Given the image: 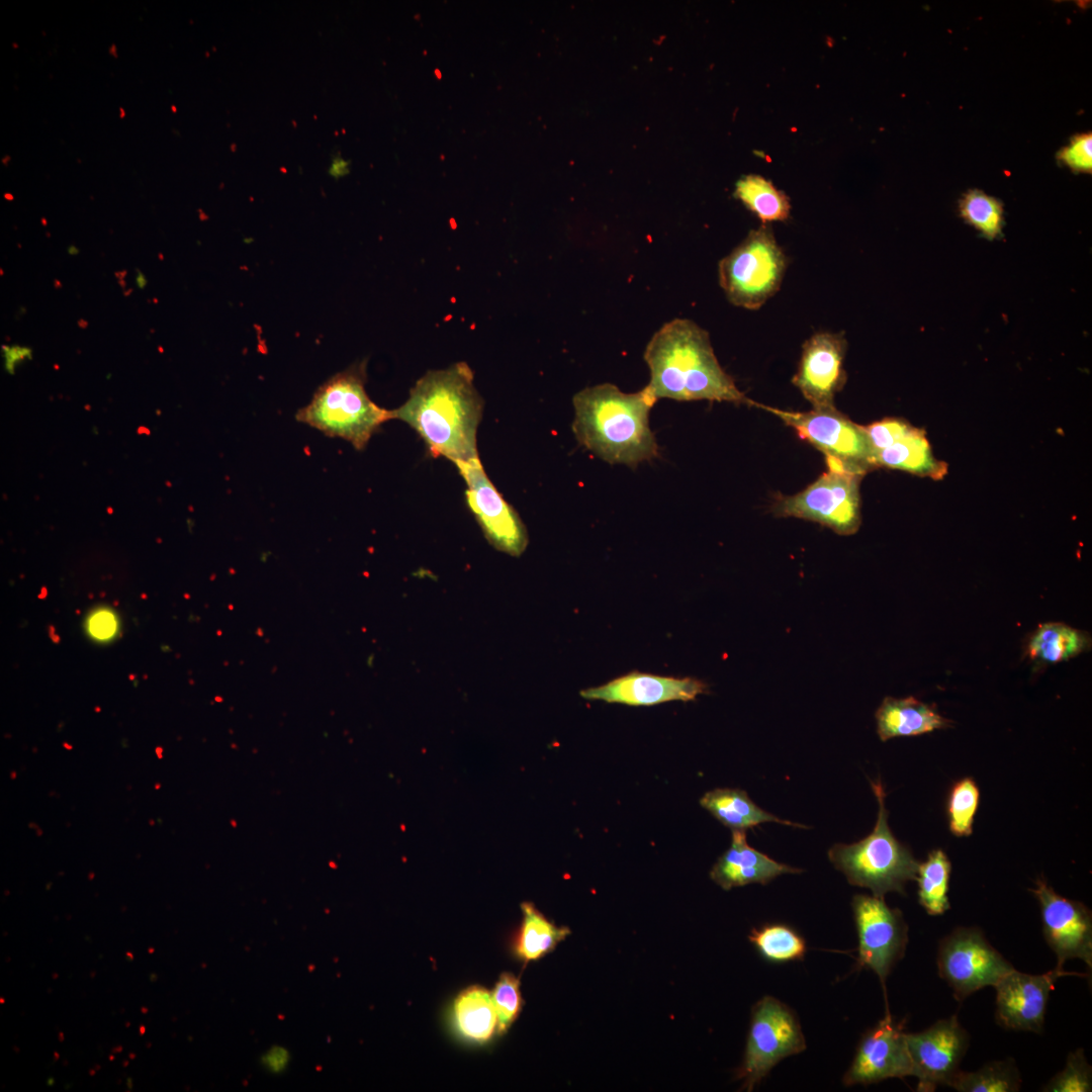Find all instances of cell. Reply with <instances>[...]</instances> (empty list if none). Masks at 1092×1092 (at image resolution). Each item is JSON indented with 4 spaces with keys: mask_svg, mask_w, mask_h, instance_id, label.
<instances>
[{
    "mask_svg": "<svg viewBox=\"0 0 1092 1092\" xmlns=\"http://www.w3.org/2000/svg\"><path fill=\"white\" fill-rule=\"evenodd\" d=\"M979 801L980 791L972 778H963L951 786L946 799V815L949 831L954 836L971 835Z\"/></svg>",
    "mask_w": 1092,
    "mask_h": 1092,
    "instance_id": "4dcf8cb0",
    "label": "cell"
},
{
    "mask_svg": "<svg viewBox=\"0 0 1092 1092\" xmlns=\"http://www.w3.org/2000/svg\"><path fill=\"white\" fill-rule=\"evenodd\" d=\"M129 1057H130L131 1059H133V1058H134L135 1056H134V1054H129Z\"/></svg>",
    "mask_w": 1092,
    "mask_h": 1092,
    "instance_id": "f6af8a7d",
    "label": "cell"
},
{
    "mask_svg": "<svg viewBox=\"0 0 1092 1092\" xmlns=\"http://www.w3.org/2000/svg\"><path fill=\"white\" fill-rule=\"evenodd\" d=\"M123 116H124V111H123L122 108H120V117L122 118Z\"/></svg>",
    "mask_w": 1092,
    "mask_h": 1092,
    "instance_id": "7bdbcfd3",
    "label": "cell"
},
{
    "mask_svg": "<svg viewBox=\"0 0 1092 1092\" xmlns=\"http://www.w3.org/2000/svg\"><path fill=\"white\" fill-rule=\"evenodd\" d=\"M825 460L823 474L802 491L781 497L772 511L779 517L813 521L839 535H852L861 522L859 483L863 475L836 460Z\"/></svg>",
    "mask_w": 1092,
    "mask_h": 1092,
    "instance_id": "52a82bcc",
    "label": "cell"
},
{
    "mask_svg": "<svg viewBox=\"0 0 1092 1092\" xmlns=\"http://www.w3.org/2000/svg\"><path fill=\"white\" fill-rule=\"evenodd\" d=\"M1092 1070L1083 1049L1071 1053L1063 1071L1041 1089L1046 1092H1088L1092 1089Z\"/></svg>",
    "mask_w": 1092,
    "mask_h": 1092,
    "instance_id": "d6a6232c",
    "label": "cell"
},
{
    "mask_svg": "<svg viewBox=\"0 0 1092 1092\" xmlns=\"http://www.w3.org/2000/svg\"><path fill=\"white\" fill-rule=\"evenodd\" d=\"M1057 158L1065 166L1076 173H1091L1092 171V134L1085 132L1076 134L1071 139L1068 146L1062 148Z\"/></svg>",
    "mask_w": 1092,
    "mask_h": 1092,
    "instance_id": "836d02e7",
    "label": "cell"
},
{
    "mask_svg": "<svg viewBox=\"0 0 1092 1092\" xmlns=\"http://www.w3.org/2000/svg\"><path fill=\"white\" fill-rule=\"evenodd\" d=\"M874 456L913 429L908 422L898 418H886L864 426Z\"/></svg>",
    "mask_w": 1092,
    "mask_h": 1092,
    "instance_id": "e575fe53",
    "label": "cell"
},
{
    "mask_svg": "<svg viewBox=\"0 0 1092 1092\" xmlns=\"http://www.w3.org/2000/svg\"><path fill=\"white\" fill-rule=\"evenodd\" d=\"M1 349L4 358V368L9 374H14L15 369L21 363L32 359V349L27 346L3 345Z\"/></svg>",
    "mask_w": 1092,
    "mask_h": 1092,
    "instance_id": "8d00e7d4",
    "label": "cell"
},
{
    "mask_svg": "<svg viewBox=\"0 0 1092 1092\" xmlns=\"http://www.w3.org/2000/svg\"><path fill=\"white\" fill-rule=\"evenodd\" d=\"M135 283L140 289H144L148 284L145 274L140 270L136 272Z\"/></svg>",
    "mask_w": 1092,
    "mask_h": 1092,
    "instance_id": "ab89813d",
    "label": "cell"
},
{
    "mask_svg": "<svg viewBox=\"0 0 1092 1092\" xmlns=\"http://www.w3.org/2000/svg\"><path fill=\"white\" fill-rule=\"evenodd\" d=\"M847 342L843 333L819 332L802 346L793 384L813 408L834 407V397L844 386Z\"/></svg>",
    "mask_w": 1092,
    "mask_h": 1092,
    "instance_id": "9a60e30c",
    "label": "cell"
},
{
    "mask_svg": "<svg viewBox=\"0 0 1092 1092\" xmlns=\"http://www.w3.org/2000/svg\"><path fill=\"white\" fill-rule=\"evenodd\" d=\"M59 1036H60V1040H63V1033L62 1032L59 1034Z\"/></svg>",
    "mask_w": 1092,
    "mask_h": 1092,
    "instance_id": "ee69618b",
    "label": "cell"
},
{
    "mask_svg": "<svg viewBox=\"0 0 1092 1092\" xmlns=\"http://www.w3.org/2000/svg\"><path fill=\"white\" fill-rule=\"evenodd\" d=\"M365 382V362L336 373L316 389L307 405L298 410L296 420L363 450L380 426L393 419L392 411L370 399Z\"/></svg>",
    "mask_w": 1092,
    "mask_h": 1092,
    "instance_id": "277c9868",
    "label": "cell"
},
{
    "mask_svg": "<svg viewBox=\"0 0 1092 1092\" xmlns=\"http://www.w3.org/2000/svg\"><path fill=\"white\" fill-rule=\"evenodd\" d=\"M458 1031L467 1039L484 1042L496 1031V1013L491 994L479 986L462 991L453 1004Z\"/></svg>",
    "mask_w": 1092,
    "mask_h": 1092,
    "instance_id": "cb8c5ba5",
    "label": "cell"
},
{
    "mask_svg": "<svg viewBox=\"0 0 1092 1092\" xmlns=\"http://www.w3.org/2000/svg\"><path fill=\"white\" fill-rule=\"evenodd\" d=\"M708 686L694 677H674L630 671L609 682L580 692L585 700L628 706H654L671 701H693L705 694Z\"/></svg>",
    "mask_w": 1092,
    "mask_h": 1092,
    "instance_id": "ac0fdd59",
    "label": "cell"
},
{
    "mask_svg": "<svg viewBox=\"0 0 1092 1092\" xmlns=\"http://www.w3.org/2000/svg\"><path fill=\"white\" fill-rule=\"evenodd\" d=\"M656 401L646 386L635 393H625L611 383L586 387L573 396L575 439L608 463L636 468L658 454L649 426Z\"/></svg>",
    "mask_w": 1092,
    "mask_h": 1092,
    "instance_id": "3957f363",
    "label": "cell"
},
{
    "mask_svg": "<svg viewBox=\"0 0 1092 1092\" xmlns=\"http://www.w3.org/2000/svg\"><path fill=\"white\" fill-rule=\"evenodd\" d=\"M68 253L70 255H72V256H75V255H77L79 253V250L75 246H70V247H68Z\"/></svg>",
    "mask_w": 1092,
    "mask_h": 1092,
    "instance_id": "60d3db41",
    "label": "cell"
},
{
    "mask_svg": "<svg viewBox=\"0 0 1092 1092\" xmlns=\"http://www.w3.org/2000/svg\"><path fill=\"white\" fill-rule=\"evenodd\" d=\"M466 483V500L487 541L497 550L520 556L528 533L514 508L486 475L479 457L454 463Z\"/></svg>",
    "mask_w": 1092,
    "mask_h": 1092,
    "instance_id": "7c38bea8",
    "label": "cell"
},
{
    "mask_svg": "<svg viewBox=\"0 0 1092 1092\" xmlns=\"http://www.w3.org/2000/svg\"><path fill=\"white\" fill-rule=\"evenodd\" d=\"M140 1033H141L142 1035H143V1034L145 1033V1026H144V1025H142V1026L140 1027Z\"/></svg>",
    "mask_w": 1092,
    "mask_h": 1092,
    "instance_id": "b9f144b4",
    "label": "cell"
},
{
    "mask_svg": "<svg viewBox=\"0 0 1092 1092\" xmlns=\"http://www.w3.org/2000/svg\"><path fill=\"white\" fill-rule=\"evenodd\" d=\"M912 1062V1076L918 1091H934L949 1086L969 1046V1034L956 1015L940 1019L927 1029L906 1033Z\"/></svg>",
    "mask_w": 1092,
    "mask_h": 1092,
    "instance_id": "5bb4252c",
    "label": "cell"
},
{
    "mask_svg": "<svg viewBox=\"0 0 1092 1092\" xmlns=\"http://www.w3.org/2000/svg\"><path fill=\"white\" fill-rule=\"evenodd\" d=\"M760 954L771 962L802 960L806 951L805 940L791 927L768 924L752 929L748 935Z\"/></svg>",
    "mask_w": 1092,
    "mask_h": 1092,
    "instance_id": "f546056e",
    "label": "cell"
},
{
    "mask_svg": "<svg viewBox=\"0 0 1092 1092\" xmlns=\"http://www.w3.org/2000/svg\"><path fill=\"white\" fill-rule=\"evenodd\" d=\"M87 631L96 640H109L117 631L116 616L108 610L93 613L87 621Z\"/></svg>",
    "mask_w": 1092,
    "mask_h": 1092,
    "instance_id": "d590c367",
    "label": "cell"
},
{
    "mask_svg": "<svg viewBox=\"0 0 1092 1092\" xmlns=\"http://www.w3.org/2000/svg\"><path fill=\"white\" fill-rule=\"evenodd\" d=\"M127 1064H128L127 1062H124V1063H123V1066H127Z\"/></svg>",
    "mask_w": 1092,
    "mask_h": 1092,
    "instance_id": "7dc6e473",
    "label": "cell"
},
{
    "mask_svg": "<svg viewBox=\"0 0 1092 1092\" xmlns=\"http://www.w3.org/2000/svg\"><path fill=\"white\" fill-rule=\"evenodd\" d=\"M482 411L472 370L457 362L423 375L406 401L392 410V418L410 425L434 457L456 463L478 457L476 434Z\"/></svg>",
    "mask_w": 1092,
    "mask_h": 1092,
    "instance_id": "6da1fadb",
    "label": "cell"
},
{
    "mask_svg": "<svg viewBox=\"0 0 1092 1092\" xmlns=\"http://www.w3.org/2000/svg\"><path fill=\"white\" fill-rule=\"evenodd\" d=\"M877 732L882 741L895 737L914 736L952 726L934 706L914 697H887L876 712Z\"/></svg>",
    "mask_w": 1092,
    "mask_h": 1092,
    "instance_id": "ffe728a7",
    "label": "cell"
},
{
    "mask_svg": "<svg viewBox=\"0 0 1092 1092\" xmlns=\"http://www.w3.org/2000/svg\"><path fill=\"white\" fill-rule=\"evenodd\" d=\"M700 804L732 831H745L764 822L805 827L801 824L782 820L762 810L750 800L746 792L740 789H715L706 793L701 798Z\"/></svg>",
    "mask_w": 1092,
    "mask_h": 1092,
    "instance_id": "603a6c76",
    "label": "cell"
},
{
    "mask_svg": "<svg viewBox=\"0 0 1092 1092\" xmlns=\"http://www.w3.org/2000/svg\"><path fill=\"white\" fill-rule=\"evenodd\" d=\"M801 872L752 848L745 831L733 830L730 847L718 858L710 876L721 888L730 890L753 883L765 885L780 875Z\"/></svg>",
    "mask_w": 1092,
    "mask_h": 1092,
    "instance_id": "d6986e66",
    "label": "cell"
},
{
    "mask_svg": "<svg viewBox=\"0 0 1092 1092\" xmlns=\"http://www.w3.org/2000/svg\"><path fill=\"white\" fill-rule=\"evenodd\" d=\"M1091 648V637L1083 630L1062 622L1039 625L1027 638L1024 655L1037 665L1056 664Z\"/></svg>",
    "mask_w": 1092,
    "mask_h": 1092,
    "instance_id": "44dd1931",
    "label": "cell"
},
{
    "mask_svg": "<svg viewBox=\"0 0 1092 1092\" xmlns=\"http://www.w3.org/2000/svg\"><path fill=\"white\" fill-rule=\"evenodd\" d=\"M937 968L958 1001L984 987H994L1014 969L976 927H958L940 941Z\"/></svg>",
    "mask_w": 1092,
    "mask_h": 1092,
    "instance_id": "30bf717a",
    "label": "cell"
},
{
    "mask_svg": "<svg viewBox=\"0 0 1092 1092\" xmlns=\"http://www.w3.org/2000/svg\"><path fill=\"white\" fill-rule=\"evenodd\" d=\"M906 1076H912L906 1033L887 1009L886 1016L862 1036L843 1083L868 1085Z\"/></svg>",
    "mask_w": 1092,
    "mask_h": 1092,
    "instance_id": "e0dca14e",
    "label": "cell"
},
{
    "mask_svg": "<svg viewBox=\"0 0 1092 1092\" xmlns=\"http://www.w3.org/2000/svg\"><path fill=\"white\" fill-rule=\"evenodd\" d=\"M349 163L342 157L338 156L333 159L330 172L332 175L340 176L348 172Z\"/></svg>",
    "mask_w": 1092,
    "mask_h": 1092,
    "instance_id": "f35d334b",
    "label": "cell"
},
{
    "mask_svg": "<svg viewBox=\"0 0 1092 1092\" xmlns=\"http://www.w3.org/2000/svg\"><path fill=\"white\" fill-rule=\"evenodd\" d=\"M851 906L858 935L857 967L874 971L885 989L893 966L904 956L908 926L901 911L890 908L884 897L855 895Z\"/></svg>",
    "mask_w": 1092,
    "mask_h": 1092,
    "instance_id": "8fae6325",
    "label": "cell"
},
{
    "mask_svg": "<svg viewBox=\"0 0 1092 1092\" xmlns=\"http://www.w3.org/2000/svg\"><path fill=\"white\" fill-rule=\"evenodd\" d=\"M959 210L964 220L987 240L1002 236L1004 207L999 199L982 190L971 189L960 199Z\"/></svg>",
    "mask_w": 1092,
    "mask_h": 1092,
    "instance_id": "f1b7e54d",
    "label": "cell"
},
{
    "mask_svg": "<svg viewBox=\"0 0 1092 1092\" xmlns=\"http://www.w3.org/2000/svg\"><path fill=\"white\" fill-rule=\"evenodd\" d=\"M787 267L772 229L761 224L719 262V283L731 304L756 310L780 290Z\"/></svg>",
    "mask_w": 1092,
    "mask_h": 1092,
    "instance_id": "8992f818",
    "label": "cell"
},
{
    "mask_svg": "<svg viewBox=\"0 0 1092 1092\" xmlns=\"http://www.w3.org/2000/svg\"><path fill=\"white\" fill-rule=\"evenodd\" d=\"M288 1061L287 1052L281 1048L271 1049L265 1056V1064L272 1071L282 1070Z\"/></svg>",
    "mask_w": 1092,
    "mask_h": 1092,
    "instance_id": "74e56055",
    "label": "cell"
},
{
    "mask_svg": "<svg viewBox=\"0 0 1092 1092\" xmlns=\"http://www.w3.org/2000/svg\"><path fill=\"white\" fill-rule=\"evenodd\" d=\"M153 951H154V949H153V948H149V952H151V953H152Z\"/></svg>",
    "mask_w": 1092,
    "mask_h": 1092,
    "instance_id": "bcb514c9",
    "label": "cell"
},
{
    "mask_svg": "<svg viewBox=\"0 0 1092 1092\" xmlns=\"http://www.w3.org/2000/svg\"><path fill=\"white\" fill-rule=\"evenodd\" d=\"M757 407L780 418L798 436L848 469L864 475L876 468L874 452L863 426L841 414L835 406L808 412L784 411L760 404Z\"/></svg>",
    "mask_w": 1092,
    "mask_h": 1092,
    "instance_id": "9c48e42d",
    "label": "cell"
},
{
    "mask_svg": "<svg viewBox=\"0 0 1092 1092\" xmlns=\"http://www.w3.org/2000/svg\"><path fill=\"white\" fill-rule=\"evenodd\" d=\"M871 785L879 803L873 832L855 843L834 844L828 856L851 885L868 888L874 896L884 897L892 891L904 894L906 882L916 879L919 862L889 828L881 782Z\"/></svg>",
    "mask_w": 1092,
    "mask_h": 1092,
    "instance_id": "5b68a950",
    "label": "cell"
},
{
    "mask_svg": "<svg viewBox=\"0 0 1092 1092\" xmlns=\"http://www.w3.org/2000/svg\"><path fill=\"white\" fill-rule=\"evenodd\" d=\"M523 920L517 935L515 950L524 962L536 961L550 952L563 940L570 930L549 921L531 903L521 905Z\"/></svg>",
    "mask_w": 1092,
    "mask_h": 1092,
    "instance_id": "d4e9b609",
    "label": "cell"
},
{
    "mask_svg": "<svg viewBox=\"0 0 1092 1092\" xmlns=\"http://www.w3.org/2000/svg\"><path fill=\"white\" fill-rule=\"evenodd\" d=\"M805 1048L794 1012L771 996L761 998L752 1008L744 1059L737 1072L741 1087L751 1091L780 1061Z\"/></svg>",
    "mask_w": 1092,
    "mask_h": 1092,
    "instance_id": "ba28073f",
    "label": "cell"
},
{
    "mask_svg": "<svg viewBox=\"0 0 1092 1092\" xmlns=\"http://www.w3.org/2000/svg\"><path fill=\"white\" fill-rule=\"evenodd\" d=\"M734 194L763 223L784 221L790 215L788 196L761 176L742 177L736 183Z\"/></svg>",
    "mask_w": 1092,
    "mask_h": 1092,
    "instance_id": "484cf974",
    "label": "cell"
},
{
    "mask_svg": "<svg viewBox=\"0 0 1092 1092\" xmlns=\"http://www.w3.org/2000/svg\"><path fill=\"white\" fill-rule=\"evenodd\" d=\"M491 997L497 1019L496 1032L503 1034L516 1020L523 1005L519 979L511 973L502 974Z\"/></svg>",
    "mask_w": 1092,
    "mask_h": 1092,
    "instance_id": "1f68e13d",
    "label": "cell"
},
{
    "mask_svg": "<svg viewBox=\"0 0 1092 1092\" xmlns=\"http://www.w3.org/2000/svg\"><path fill=\"white\" fill-rule=\"evenodd\" d=\"M1040 906L1042 933L1057 957L1058 969L1066 961L1079 959L1092 968V914L1083 903L1067 899L1037 879L1029 890Z\"/></svg>",
    "mask_w": 1092,
    "mask_h": 1092,
    "instance_id": "4fadbf2b",
    "label": "cell"
},
{
    "mask_svg": "<svg viewBox=\"0 0 1092 1092\" xmlns=\"http://www.w3.org/2000/svg\"><path fill=\"white\" fill-rule=\"evenodd\" d=\"M1021 1079L1013 1060L986 1064L974 1072L959 1071L949 1086L960 1092H1014Z\"/></svg>",
    "mask_w": 1092,
    "mask_h": 1092,
    "instance_id": "83f0119b",
    "label": "cell"
},
{
    "mask_svg": "<svg viewBox=\"0 0 1092 1092\" xmlns=\"http://www.w3.org/2000/svg\"><path fill=\"white\" fill-rule=\"evenodd\" d=\"M874 460L876 467L899 469L933 479H941L947 472V465L932 455L924 430L916 427L877 452Z\"/></svg>",
    "mask_w": 1092,
    "mask_h": 1092,
    "instance_id": "7402d4cb",
    "label": "cell"
},
{
    "mask_svg": "<svg viewBox=\"0 0 1092 1092\" xmlns=\"http://www.w3.org/2000/svg\"><path fill=\"white\" fill-rule=\"evenodd\" d=\"M951 863L941 849H933L918 864V901L929 915H941L950 908L947 897Z\"/></svg>",
    "mask_w": 1092,
    "mask_h": 1092,
    "instance_id": "4316f807",
    "label": "cell"
},
{
    "mask_svg": "<svg viewBox=\"0 0 1092 1092\" xmlns=\"http://www.w3.org/2000/svg\"><path fill=\"white\" fill-rule=\"evenodd\" d=\"M1071 975L1083 976L1058 968L1041 975L1025 974L1015 969L1004 975L994 986L998 1024L1013 1030L1041 1032L1050 993L1056 981Z\"/></svg>",
    "mask_w": 1092,
    "mask_h": 1092,
    "instance_id": "2e32d148",
    "label": "cell"
},
{
    "mask_svg": "<svg viewBox=\"0 0 1092 1092\" xmlns=\"http://www.w3.org/2000/svg\"><path fill=\"white\" fill-rule=\"evenodd\" d=\"M643 357L650 370L646 388L656 400L757 405L720 366L708 332L691 320L665 323L648 342Z\"/></svg>",
    "mask_w": 1092,
    "mask_h": 1092,
    "instance_id": "7a4b0ae2",
    "label": "cell"
}]
</instances>
